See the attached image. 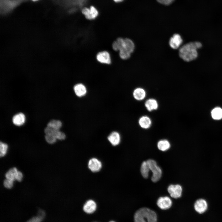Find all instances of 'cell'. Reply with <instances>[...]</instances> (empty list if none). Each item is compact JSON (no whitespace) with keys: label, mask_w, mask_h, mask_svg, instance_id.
Segmentation results:
<instances>
[{"label":"cell","mask_w":222,"mask_h":222,"mask_svg":"<svg viewBox=\"0 0 222 222\" xmlns=\"http://www.w3.org/2000/svg\"><path fill=\"white\" fill-rule=\"evenodd\" d=\"M45 138L46 141L50 144L55 143L57 140L56 137L53 134H46L45 135Z\"/></svg>","instance_id":"cell-24"},{"label":"cell","mask_w":222,"mask_h":222,"mask_svg":"<svg viewBox=\"0 0 222 222\" xmlns=\"http://www.w3.org/2000/svg\"><path fill=\"white\" fill-rule=\"evenodd\" d=\"M147 162L149 167L152 173L151 179L152 182H156L160 179L162 175L161 168L157 165L156 162L154 160L149 159Z\"/></svg>","instance_id":"cell-4"},{"label":"cell","mask_w":222,"mask_h":222,"mask_svg":"<svg viewBox=\"0 0 222 222\" xmlns=\"http://www.w3.org/2000/svg\"><path fill=\"white\" fill-rule=\"evenodd\" d=\"M145 106L148 110L151 111L157 109L158 104L156 100L154 99H149L146 101Z\"/></svg>","instance_id":"cell-17"},{"label":"cell","mask_w":222,"mask_h":222,"mask_svg":"<svg viewBox=\"0 0 222 222\" xmlns=\"http://www.w3.org/2000/svg\"><path fill=\"white\" fill-rule=\"evenodd\" d=\"M62 125V123L60 121L54 119L51 120L47 124V126L57 130H59Z\"/></svg>","instance_id":"cell-22"},{"label":"cell","mask_w":222,"mask_h":222,"mask_svg":"<svg viewBox=\"0 0 222 222\" xmlns=\"http://www.w3.org/2000/svg\"><path fill=\"white\" fill-rule=\"evenodd\" d=\"M167 191L172 197L177 199L181 197L183 188L180 185L171 184L168 186Z\"/></svg>","instance_id":"cell-7"},{"label":"cell","mask_w":222,"mask_h":222,"mask_svg":"<svg viewBox=\"0 0 222 222\" xmlns=\"http://www.w3.org/2000/svg\"><path fill=\"white\" fill-rule=\"evenodd\" d=\"M212 118L215 120H219L222 118V109L220 107L213 109L211 112Z\"/></svg>","instance_id":"cell-21"},{"label":"cell","mask_w":222,"mask_h":222,"mask_svg":"<svg viewBox=\"0 0 222 222\" xmlns=\"http://www.w3.org/2000/svg\"><path fill=\"white\" fill-rule=\"evenodd\" d=\"M74 90L75 94L79 97L84 96L87 92L85 86L82 84H76L74 87Z\"/></svg>","instance_id":"cell-15"},{"label":"cell","mask_w":222,"mask_h":222,"mask_svg":"<svg viewBox=\"0 0 222 222\" xmlns=\"http://www.w3.org/2000/svg\"><path fill=\"white\" fill-rule=\"evenodd\" d=\"M97 207L95 202L92 199H89L84 204L83 210L87 213L92 214L96 211Z\"/></svg>","instance_id":"cell-12"},{"label":"cell","mask_w":222,"mask_h":222,"mask_svg":"<svg viewBox=\"0 0 222 222\" xmlns=\"http://www.w3.org/2000/svg\"><path fill=\"white\" fill-rule=\"evenodd\" d=\"M140 126L142 128L146 129L151 126V121L150 118L147 116H143L139 119L138 121Z\"/></svg>","instance_id":"cell-16"},{"label":"cell","mask_w":222,"mask_h":222,"mask_svg":"<svg viewBox=\"0 0 222 222\" xmlns=\"http://www.w3.org/2000/svg\"><path fill=\"white\" fill-rule=\"evenodd\" d=\"M109 222H115L113 221H111Z\"/></svg>","instance_id":"cell-31"},{"label":"cell","mask_w":222,"mask_h":222,"mask_svg":"<svg viewBox=\"0 0 222 222\" xmlns=\"http://www.w3.org/2000/svg\"><path fill=\"white\" fill-rule=\"evenodd\" d=\"M208 204L206 200L201 198L197 199L194 204V208L195 211L199 214L205 212L208 209Z\"/></svg>","instance_id":"cell-6"},{"label":"cell","mask_w":222,"mask_h":222,"mask_svg":"<svg viewBox=\"0 0 222 222\" xmlns=\"http://www.w3.org/2000/svg\"><path fill=\"white\" fill-rule=\"evenodd\" d=\"M108 139L111 144L113 146L118 145L121 141L120 135L117 132L111 133L108 136Z\"/></svg>","instance_id":"cell-14"},{"label":"cell","mask_w":222,"mask_h":222,"mask_svg":"<svg viewBox=\"0 0 222 222\" xmlns=\"http://www.w3.org/2000/svg\"><path fill=\"white\" fill-rule=\"evenodd\" d=\"M199 42H191L182 46L179 49L180 57L184 61L189 62L195 59L197 57V49L202 47Z\"/></svg>","instance_id":"cell-1"},{"label":"cell","mask_w":222,"mask_h":222,"mask_svg":"<svg viewBox=\"0 0 222 222\" xmlns=\"http://www.w3.org/2000/svg\"><path fill=\"white\" fill-rule=\"evenodd\" d=\"M114 2L116 3H119L120 2L123 1H124V0H113Z\"/></svg>","instance_id":"cell-30"},{"label":"cell","mask_w":222,"mask_h":222,"mask_svg":"<svg viewBox=\"0 0 222 222\" xmlns=\"http://www.w3.org/2000/svg\"><path fill=\"white\" fill-rule=\"evenodd\" d=\"M17 171L15 167L10 169L5 174L6 179L14 181L15 180V175Z\"/></svg>","instance_id":"cell-23"},{"label":"cell","mask_w":222,"mask_h":222,"mask_svg":"<svg viewBox=\"0 0 222 222\" xmlns=\"http://www.w3.org/2000/svg\"><path fill=\"white\" fill-rule=\"evenodd\" d=\"M134 98L136 100L140 101L143 99L146 96L145 90L141 88L135 89L133 93Z\"/></svg>","instance_id":"cell-18"},{"label":"cell","mask_w":222,"mask_h":222,"mask_svg":"<svg viewBox=\"0 0 222 222\" xmlns=\"http://www.w3.org/2000/svg\"><path fill=\"white\" fill-rule=\"evenodd\" d=\"M25 117L24 114L19 113L14 115L13 117L12 121L13 123L16 126H19L23 125L25 122Z\"/></svg>","instance_id":"cell-13"},{"label":"cell","mask_w":222,"mask_h":222,"mask_svg":"<svg viewBox=\"0 0 222 222\" xmlns=\"http://www.w3.org/2000/svg\"><path fill=\"white\" fill-rule=\"evenodd\" d=\"M96 58L97 60L101 63L109 64L111 63L110 54L106 51L99 52L97 55Z\"/></svg>","instance_id":"cell-10"},{"label":"cell","mask_w":222,"mask_h":222,"mask_svg":"<svg viewBox=\"0 0 222 222\" xmlns=\"http://www.w3.org/2000/svg\"><path fill=\"white\" fill-rule=\"evenodd\" d=\"M150 169L147 161L143 162L141 165L140 171L142 176L145 178L148 177Z\"/></svg>","instance_id":"cell-20"},{"label":"cell","mask_w":222,"mask_h":222,"mask_svg":"<svg viewBox=\"0 0 222 222\" xmlns=\"http://www.w3.org/2000/svg\"><path fill=\"white\" fill-rule=\"evenodd\" d=\"M157 204L158 206L161 209L166 210L171 207L172 204V201L169 197H161L158 199Z\"/></svg>","instance_id":"cell-9"},{"label":"cell","mask_w":222,"mask_h":222,"mask_svg":"<svg viewBox=\"0 0 222 222\" xmlns=\"http://www.w3.org/2000/svg\"><path fill=\"white\" fill-rule=\"evenodd\" d=\"M82 14L88 20H93L99 15V11L94 6H91L89 7H84L81 10Z\"/></svg>","instance_id":"cell-5"},{"label":"cell","mask_w":222,"mask_h":222,"mask_svg":"<svg viewBox=\"0 0 222 222\" xmlns=\"http://www.w3.org/2000/svg\"><path fill=\"white\" fill-rule=\"evenodd\" d=\"M23 176L22 173L20 171H17L15 175V180L19 182H21L22 180Z\"/></svg>","instance_id":"cell-29"},{"label":"cell","mask_w":222,"mask_h":222,"mask_svg":"<svg viewBox=\"0 0 222 222\" xmlns=\"http://www.w3.org/2000/svg\"><path fill=\"white\" fill-rule=\"evenodd\" d=\"M183 42V40L178 34H175L170 38L169 45L173 49H177L178 48Z\"/></svg>","instance_id":"cell-11"},{"label":"cell","mask_w":222,"mask_h":222,"mask_svg":"<svg viewBox=\"0 0 222 222\" xmlns=\"http://www.w3.org/2000/svg\"><path fill=\"white\" fill-rule=\"evenodd\" d=\"M157 222V216L154 211L147 208L138 210L134 216V222Z\"/></svg>","instance_id":"cell-3"},{"label":"cell","mask_w":222,"mask_h":222,"mask_svg":"<svg viewBox=\"0 0 222 222\" xmlns=\"http://www.w3.org/2000/svg\"><path fill=\"white\" fill-rule=\"evenodd\" d=\"M3 184L5 188L10 189L13 186V181L6 179L3 181Z\"/></svg>","instance_id":"cell-26"},{"label":"cell","mask_w":222,"mask_h":222,"mask_svg":"<svg viewBox=\"0 0 222 222\" xmlns=\"http://www.w3.org/2000/svg\"><path fill=\"white\" fill-rule=\"evenodd\" d=\"M8 148L7 144L0 142V157H3L6 153Z\"/></svg>","instance_id":"cell-25"},{"label":"cell","mask_w":222,"mask_h":222,"mask_svg":"<svg viewBox=\"0 0 222 222\" xmlns=\"http://www.w3.org/2000/svg\"><path fill=\"white\" fill-rule=\"evenodd\" d=\"M33 0V1H35L37 0Z\"/></svg>","instance_id":"cell-32"},{"label":"cell","mask_w":222,"mask_h":222,"mask_svg":"<svg viewBox=\"0 0 222 222\" xmlns=\"http://www.w3.org/2000/svg\"><path fill=\"white\" fill-rule=\"evenodd\" d=\"M116 46L117 51H119L120 58L126 60L130 57V55L134 49V45L130 39L128 38H117L116 42Z\"/></svg>","instance_id":"cell-2"},{"label":"cell","mask_w":222,"mask_h":222,"mask_svg":"<svg viewBox=\"0 0 222 222\" xmlns=\"http://www.w3.org/2000/svg\"><path fill=\"white\" fill-rule=\"evenodd\" d=\"M102 167L101 162L96 158H92L88 161V167L92 172H97L101 170Z\"/></svg>","instance_id":"cell-8"},{"label":"cell","mask_w":222,"mask_h":222,"mask_svg":"<svg viewBox=\"0 0 222 222\" xmlns=\"http://www.w3.org/2000/svg\"><path fill=\"white\" fill-rule=\"evenodd\" d=\"M157 147L159 150L165 151L168 150L170 148L171 144L167 140H161L157 143Z\"/></svg>","instance_id":"cell-19"},{"label":"cell","mask_w":222,"mask_h":222,"mask_svg":"<svg viewBox=\"0 0 222 222\" xmlns=\"http://www.w3.org/2000/svg\"><path fill=\"white\" fill-rule=\"evenodd\" d=\"M159 3L165 5H169L171 4L175 0H156Z\"/></svg>","instance_id":"cell-28"},{"label":"cell","mask_w":222,"mask_h":222,"mask_svg":"<svg viewBox=\"0 0 222 222\" xmlns=\"http://www.w3.org/2000/svg\"><path fill=\"white\" fill-rule=\"evenodd\" d=\"M55 136L57 139L60 140H63L66 138L65 134L59 130H58L56 132Z\"/></svg>","instance_id":"cell-27"}]
</instances>
